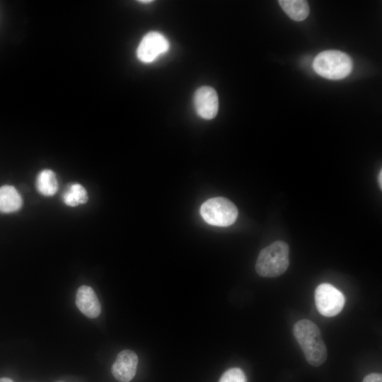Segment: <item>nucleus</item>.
I'll return each instance as SVG.
<instances>
[{"mask_svg":"<svg viewBox=\"0 0 382 382\" xmlns=\"http://www.w3.org/2000/svg\"><path fill=\"white\" fill-rule=\"evenodd\" d=\"M293 332L311 365L319 366L325 361L327 347L319 328L313 322L306 319L299 320L294 325Z\"/></svg>","mask_w":382,"mask_h":382,"instance_id":"obj_1","label":"nucleus"},{"mask_svg":"<svg viewBox=\"0 0 382 382\" xmlns=\"http://www.w3.org/2000/svg\"><path fill=\"white\" fill-rule=\"evenodd\" d=\"M289 248L286 243L277 241L264 248L260 253L256 272L263 277H276L287 270L289 265Z\"/></svg>","mask_w":382,"mask_h":382,"instance_id":"obj_2","label":"nucleus"},{"mask_svg":"<svg viewBox=\"0 0 382 382\" xmlns=\"http://www.w3.org/2000/svg\"><path fill=\"white\" fill-rule=\"evenodd\" d=\"M351 57L339 50H325L320 52L314 59L313 68L320 76L339 80L347 77L352 70Z\"/></svg>","mask_w":382,"mask_h":382,"instance_id":"obj_3","label":"nucleus"},{"mask_svg":"<svg viewBox=\"0 0 382 382\" xmlns=\"http://www.w3.org/2000/svg\"><path fill=\"white\" fill-rule=\"evenodd\" d=\"M200 214L207 224L225 227L236 221L238 209L228 199L218 197L204 202L201 206Z\"/></svg>","mask_w":382,"mask_h":382,"instance_id":"obj_4","label":"nucleus"},{"mask_svg":"<svg viewBox=\"0 0 382 382\" xmlns=\"http://www.w3.org/2000/svg\"><path fill=\"white\" fill-rule=\"evenodd\" d=\"M314 296L317 310L325 317H332L340 313L345 303L342 292L327 283L318 285Z\"/></svg>","mask_w":382,"mask_h":382,"instance_id":"obj_5","label":"nucleus"},{"mask_svg":"<svg viewBox=\"0 0 382 382\" xmlns=\"http://www.w3.org/2000/svg\"><path fill=\"white\" fill-rule=\"evenodd\" d=\"M169 47V42L163 34L151 31L146 34L139 42L137 56L143 63H151L166 53Z\"/></svg>","mask_w":382,"mask_h":382,"instance_id":"obj_6","label":"nucleus"},{"mask_svg":"<svg viewBox=\"0 0 382 382\" xmlns=\"http://www.w3.org/2000/svg\"><path fill=\"white\" fill-rule=\"evenodd\" d=\"M194 106L197 115L204 120L214 118L219 110L216 91L210 86H202L195 93Z\"/></svg>","mask_w":382,"mask_h":382,"instance_id":"obj_7","label":"nucleus"},{"mask_svg":"<svg viewBox=\"0 0 382 382\" xmlns=\"http://www.w3.org/2000/svg\"><path fill=\"white\" fill-rule=\"evenodd\" d=\"M138 357L129 349L121 351L112 366V374L120 382H129L135 376Z\"/></svg>","mask_w":382,"mask_h":382,"instance_id":"obj_8","label":"nucleus"},{"mask_svg":"<svg viewBox=\"0 0 382 382\" xmlns=\"http://www.w3.org/2000/svg\"><path fill=\"white\" fill-rule=\"evenodd\" d=\"M76 304L80 311L90 318H97L101 311L100 303L94 290L86 285L78 289Z\"/></svg>","mask_w":382,"mask_h":382,"instance_id":"obj_9","label":"nucleus"},{"mask_svg":"<svg viewBox=\"0 0 382 382\" xmlns=\"http://www.w3.org/2000/svg\"><path fill=\"white\" fill-rule=\"evenodd\" d=\"M23 200L18 190L11 185L0 187V212L11 213L19 210Z\"/></svg>","mask_w":382,"mask_h":382,"instance_id":"obj_10","label":"nucleus"},{"mask_svg":"<svg viewBox=\"0 0 382 382\" xmlns=\"http://www.w3.org/2000/svg\"><path fill=\"white\" fill-rule=\"evenodd\" d=\"M37 190L43 196H53L58 190L59 184L54 171L50 169L41 170L36 177Z\"/></svg>","mask_w":382,"mask_h":382,"instance_id":"obj_11","label":"nucleus"},{"mask_svg":"<svg viewBox=\"0 0 382 382\" xmlns=\"http://www.w3.org/2000/svg\"><path fill=\"white\" fill-rule=\"evenodd\" d=\"M278 3L286 14L292 20L301 21L310 12L308 4L303 0H279Z\"/></svg>","mask_w":382,"mask_h":382,"instance_id":"obj_12","label":"nucleus"},{"mask_svg":"<svg viewBox=\"0 0 382 382\" xmlns=\"http://www.w3.org/2000/svg\"><path fill=\"white\" fill-rule=\"evenodd\" d=\"M62 198L66 206L74 207L86 203L88 200V195L83 185L79 183H72L66 187Z\"/></svg>","mask_w":382,"mask_h":382,"instance_id":"obj_13","label":"nucleus"},{"mask_svg":"<svg viewBox=\"0 0 382 382\" xmlns=\"http://www.w3.org/2000/svg\"><path fill=\"white\" fill-rule=\"evenodd\" d=\"M219 382H247V379L241 369L231 368L223 374Z\"/></svg>","mask_w":382,"mask_h":382,"instance_id":"obj_14","label":"nucleus"},{"mask_svg":"<svg viewBox=\"0 0 382 382\" xmlns=\"http://www.w3.org/2000/svg\"><path fill=\"white\" fill-rule=\"evenodd\" d=\"M363 382H382V376L380 374L372 373L365 376Z\"/></svg>","mask_w":382,"mask_h":382,"instance_id":"obj_15","label":"nucleus"},{"mask_svg":"<svg viewBox=\"0 0 382 382\" xmlns=\"http://www.w3.org/2000/svg\"><path fill=\"white\" fill-rule=\"evenodd\" d=\"M378 185L380 188L382 189V171L381 170L378 173Z\"/></svg>","mask_w":382,"mask_h":382,"instance_id":"obj_16","label":"nucleus"},{"mask_svg":"<svg viewBox=\"0 0 382 382\" xmlns=\"http://www.w3.org/2000/svg\"><path fill=\"white\" fill-rule=\"evenodd\" d=\"M0 382H13L11 378H0Z\"/></svg>","mask_w":382,"mask_h":382,"instance_id":"obj_17","label":"nucleus"},{"mask_svg":"<svg viewBox=\"0 0 382 382\" xmlns=\"http://www.w3.org/2000/svg\"><path fill=\"white\" fill-rule=\"evenodd\" d=\"M140 3H142V4H149V3H151L153 1H151V0H141V1H139Z\"/></svg>","mask_w":382,"mask_h":382,"instance_id":"obj_18","label":"nucleus"}]
</instances>
